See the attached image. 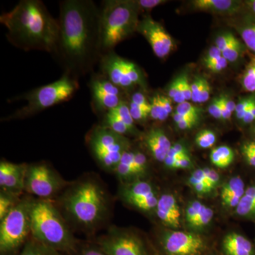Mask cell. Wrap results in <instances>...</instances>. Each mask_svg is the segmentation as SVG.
<instances>
[{
	"label": "cell",
	"instance_id": "1",
	"mask_svg": "<svg viewBox=\"0 0 255 255\" xmlns=\"http://www.w3.org/2000/svg\"><path fill=\"white\" fill-rule=\"evenodd\" d=\"M58 41L53 53L63 73L79 79L100 62V7L92 0L60 2Z\"/></svg>",
	"mask_w": 255,
	"mask_h": 255
},
{
	"label": "cell",
	"instance_id": "2",
	"mask_svg": "<svg viewBox=\"0 0 255 255\" xmlns=\"http://www.w3.org/2000/svg\"><path fill=\"white\" fill-rule=\"evenodd\" d=\"M53 201L72 229L86 234L97 232L111 216L110 194L94 174H86L69 183Z\"/></svg>",
	"mask_w": 255,
	"mask_h": 255
},
{
	"label": "cell",
	"instance_id": "3",
	"mask_svg": "<svg viewBox=\"0 0 255 255\" xmlns=\"http://www.w3.org/2000/svg\"><path fill=\"white\" fill-rule=\"evenodd\" d=\"M7 29L6 38L24 50H40L53 54L58 41L59 25L40 0H21L11 11L0 16Z\"/></svg>",
	"mask_w": 255,
	"mask_h": 255
},
{
	"label": "cell",
	"instance_id": "4",
	"mask_svg": "<svg viewBox=\"0 0 255 255\" xmlns=\"http://www.w3.org/2000/svg\"><path fill=\"white\" fill-rule=\"evenodd\" d=\"M31 236L65 255H75L80 242L51 200H35L31 212Z\"/></svg>",
	"mask_w": 255,
	"mask_h": 255
},
{
	"label": "cell",
	"instance_id": "5",
	"mask_svg": "<svg viewBox=\"0 0 255 255\" xmlns=\"http://www.w3.org/2000/svg\"><path fill=\"white\" fill-rule=\"evenodd\" d=\"M140 7L135 1L105 0L100 7L101 56L137 31Z\"/></svg>",
	"mask_w": 255,
	"mask_h": 255
},
{
	"label": "cell",
	"instance_id": "6",
	"mask_svg": "<svg viewBox=\"0 0 255 255\" xmlns=\"http://www.w3.org/2000/svg\"><path fill=\"white\" fill-rule=\"evenodd\" d=\"M79 87L78 80L63 73L59 80L44 86L37 87L11 100L13 102L26 101V104L1 121L22 120L34 117L47 109L71 100Z\"/></svg>",
	"mask_w": 255,
	"mask_h": 255
},
{
	"label": "cell",
	"instance_id": "7",
	"mask_svg": "<svg viewBox=\"0 0 255 255\" xmlns=\"http://www.w3.org/2000/svg\"><path fill=\"white\" fill-rule=\"evenodd\" d=\"M36 198L24 194L0 221V255H16L31 236V212Z\"/></svg>",
	"mask_w": 255,
	"mask_h": 255
},
{
	"label": "cell",
	"instance_id": "8",
	"mask_svg": "<svg viewBox=\"0 0 255 255\" xmlns=\"http://www.w3.org/2000/svg\"><path fill=\"white\" fill-rule=\"evenodd\" d=\"M85 141L96 163L102 170L111 174L114 173L122 156L131 146L127 137L100 124L87 132Z\"/></svg>",
	"mask_w": 255,
	"mask_h": 255
},
{
	"label": "cell",
	"instance_id": "9",
	"mask_svg": "<svg viewBox=\"0 0 255 255\" xmlns=\"http://www.w3.org/2000/svg\"><path fill=\"white\" fill-rule=\"evenodd\" d=\"M69 183L48 162H33L28 164L24 192L37 199L54 201Z\"/></svg>",
	"mask_w": 255,
	"mask_h": 255
},
{
	"label": "cell",
	"instance_id": "10",
	"mask_svg": "<svg viewBox=\"0 0 255 255\" xmlns=\"http://www.w3.org/2000/svg\"><path fill=\"white\" fill-rule=\"evenodd\" d=\"M99 65L100 73L124 92L145 85V77L136 64L114 51L102 55Z\"/></svg>",
	"mask_w": 255,
	"mask_h": 255
},
{
	"label": "cell",
	"instance_id": "11",
	"mask_svg": "<svg viewBox=\"0 0 255 255\" xmlns=\"http://www.w3.org/2000/svg\"><path fill=\"white\" fill-rule=\"evenodd\" d=\"M153 249L156 255H204L211 251L205 238L184 231L161 233Z\"/></svg>",
	"mask_w": 255,
	"mask_h": 255
},
{
	"label": "cell",
	"instance_id": "12",
	"mask_svg": "<svg viewBox=\"0 0 255 255\" xmlns=\"http://www.w3.org/2000/svg\"><path fill=\"white\" fill-rule=\"evenodd\" d=\"M93 241L110 255H156L139 235L124 228L110 226L105 234Z\"/></svg>",
	"mask_w": 255,
	"mask_h": 255
},
{
	"label": "cell",
	"instance_id": "13",
	"mask_svg": "<svg viewBox=\"0 0 255 255\" xmlns=\"http://www.w3.org/2000/svg\"><path fill=\"white\" fill-rule=\"evenodd\" d=\"M89 88L91 94L92 110L100 119L117 108L122 102H128L124 98L125 92L114 85L100 72L91 74Z\"/></svg>",
	"mask_w": 255,
	"mask_h": 255
},
{
	"label": "cell",
	"instance_id": "14",
	"mask_svg": "<svg viewBox=\"0 0 255 255\" xmlns=\"http://www.w3.org/2000/svg\"><path fill=\"white\" fill-rule=\"evenodd\" d=\"M119 196L124 204L145 214H155L159 197L153 184L145 179L120 184Z\"/></svg>",
	"mask_w": 255,
	"mask_h": 255
},
{
	"label": "cell",
	"instance_id": "15",
	"mask_svg": "<svg viewBox=\"0 0 255 255\" xmlns=\"http://www.w3.org/2000/svg\"><path fill=\"white\" fill-rule=\"evenodd\" d=\"M137 31L147 40L157 58H166L173 49V40L168 32L150 16L139 21Z\"/></svg>",
	"mask_w": 255,
	"mask_h": 255
},
{
	"label": "cell",
	"instance_id": "16",
	"mask_svg": "<svg viewBox=\"0 0 255 255\" xmlns=\"http://www.w3.org/2000/svg\"><path fill=\"white\" fill-rule=\"evenodd\" d=\"M28 164L13 163L1 159L0 162V190L17 195L24 194Z\"/></svg>",
	"mask_w": 255,
	"mask_h": 255
},
{
	"label": "cell",
	"instance_id": "17",
	"mask_svg": "<svg viewBox=\"0 0 255 255\" xmlns=\"http://www.w3.org/2000/svg\"><path fill=\"white\" fill-rule=\"evenodd\" d=\"M143 145L151 157L163 163L172 143L165 132L160 128H152L144 134Z\"/></svg>",
	"mask_w": 255,
	"mask_h": 255
},
{
	"label": "cell",
	"instance_id": "18",
	"mask_svg": "<svg viewBox=\"0 0 255 255\" xmlns=\"http://www.w3.org/2000/svg\"><path fill=\"white\" fill-rule=\"evenodd\" d=\"M155 214L160 222L165 226L177 228L180 226L181 212L177 199L171 194L159 196Z\"/></svg>",
	"mask_w": 255,
	"mask_h": 255
},
{
	"label": "cell",
	"instance_id": "19",
	"mask_svg": "<svg viewBox=\"0 0 255 255\" xmlns=\"http://www.w3.org/2000/svg\"><path fill=\"white\" fill-rule=\"evenodd\" d=\"M221 255H255V246L241 233L231 232L221 241Z\"/></svg>",
	"mask_w": 255,
	"mask_h": 255
},
{
	"label": "cell",
	"instance_id": "20",
	"mask_svg": "<svg viewBox=\"0 0 255 255\" xmlns=\"http://www.w3.org/2000/svg\"><path fill=\"white\" fill-rule=\"evenodd\" d=\"M192 4L196 9L216 13L236 12L239 8L238 1L232 0H196Z\"/></svg>",
	"mask_w": 255,
	"mask_h": 255
},
{
	"label": "cell",
	"instance_id": "21",
	"mask_svg": "<svg viewBox=\"0 0 255 255\" xmlns=\"http://www.w3.org/2000/svg\"><path fill=\"white\" fill-rule=\"evenodd\" d=\"M236 214L246 219H255V184L246 188L241 202L236 209Z\"/></svg>",
	"mask_w": 255,
	"mask_h": 255
},
{
	"label": "cell",
	"instance_id": "22",
	"mask_svg": "<svg viewBox=\"0 0 255 255\" xmlns=\"http://www.w3.org/2000/svg\"><path fill=\"white\" fill-rule=\"evenodd\" d=\"M102 127L107 128L119 135L127 137V135H138L139 133L132 130L122 120L110 113H107L100 119L99 123Z\"/></svg>",
	"mask_w": 255,
	"mask_h": 255
},
{
	"label": "cell",
	"instance_id": "23",
	"mask_svg": "<svg viewBox=\"0 0 255 255\" xmlns=\"http://www.w3.org/2000/svg\"><path fill=\"white\" fill-rule=\"evenodd\" d=\"M211 162L219 168L224 169L231 165L234 159V152L231 147L220 146L213 149L210 154Z\"/></svg>",
	"mask_w": 255,
	"mask_h": 255
},
{
	"label": "cell",
	"instance_id": "24",
	"mask_svg": "<svg viewBox=\"0 0 255 255\" xmlns=\"http://www.w3.org/2000/svg\"><path fill=\"white\" fill-rule=\"evenodd\" d=\"M16 255H65L31 237Z\"/></svg>",
	"mask_w": 255,
	"mask_h": 255
},
{
	"label": "cell",
	"instance_id": "25",
	"mask_svg": "<svg viewBox=\"0 0 255 255\" xmlns=\"http://www.w3.org/2000/svg\"><path fill=\"white\" fill-rule=\"evenodd\" d=\"M133 162L132 164V181L145 179L149 170L148 158L142 151L133 150Z\"/></svg>",
	"mask_w": 255,
	"mask_h": 255
},
{
	"label": "cell",
	"instance_id": "26",
	"mask_svg": "<svg viewBox=\"0 0 255 255\" xmlns=\"http://www.w3.org/2000/svg\"><path fill=\"white\" fill-rule=\"evenodd\" d=\"M23 195L0 190V221H2L14 209Z\"/></svg>",
	"mask_w": 255,
	"mask_h": 255
},
{
	"label": "cell",
	"instance_id": "27",
	"mask_svg": "<svg viewBox=\"0 0 255 255\" xmlns=\"http://www.w3.org/2000/svg\"><path fill=\"white\" fill-rule=\"evenodd\" d=\"M241 29V35L245 44L255 53V16L247 18Z\"/></svg>",
	"mask_w": 255,
	"mask_h": 255
},
{
	"label": "cell",
	"instance_id": "28",
	"mask_svg": "<svg viewBox=\"0 0 255 255\" xmlns=\"http://www.w3.org/2000/svg\"><path fill=\"white\" fill-rule=\"evenodd\" d=\"M151 112L150 119L152 120L163 122L168 118L169 114L166 110L163 102L162 100V95L156 94L150 99Z\"/></svg>",
	"mask_w": 255,
	"mask_h": 255
},
{
	"label": "cell",
	"instance_id": "29",
	"mask_svg": "<svg viewBox=\"0 0 255 255\" xmlns=\"http://www.w3.org/2000/svg\"><path fill=\"white\" fill-rule=\"evenodd\" d=\"M108 113L120 119L132 130L139 133L138 130L135 127V122H134L133 119L132 118L130 110H129L128 102H122L117 108L111 110Z\"/></svg>",
	"mask_w": 255,
	"mask_h": 255
},
{
	"label": "cell",
	"instance_id": "30",
	"mask_svg": "<svg viewBox=\"0 0 255 255\" xmlns=\"http://www.w3.org/2000/svg\"><path fill=\"white\" fill-rule=\"evenodd\" d=\"M189 155V152L185 146L182 143H176L171 147L163 163L167 168L173 169L174 164L178 159Z\"/></svg>",
	"mask_w": 255,
	"mask_h": 255
},
{
	"label": "cell",
	"instance_id": "31",
	"mask_svg": "<svg viewBox=\"0 0 255 255\" xmlns=\"http://www.w3.org/2000/svg\"><path fill=\"white\" fill-rule=\"evenodd\" d=\"M243 189H246V185H245L244 181L241 177L236 176V177L231 178L223 186L222 189H221V200Z\"/></svg>",
	"mask_w": 255,
	"mask_h": 255
},
{
	"label": "cell",
	"instance_id": "32",
	"mask_svg": "<svg viewBox=\"0 0 255 255\" xmlns=\"http://www.w3.org/2000/svg\"><path fill=\"white\" fill-rule=\"evenodd\" d=\"M242 85L246 92H255V58H253L247 66L243 74Z\"/></svg>",
	"mask_w": 255,
	"mask_h": 255
},
{
	"label": "cell",
	"instance_id": "33",
	"mask_svg": "<svg viewBox=\"0 0 255 255\" xmlns=\"http://www.w3.org/2000/svg\"><path fill=\"white\" fill-rule=\"evenodd\" d=\"M75 255H110L97 246L93 241H80Z\"/></svg>",
	"mask_w": 255,
	"mask_h": 255
},
{
	"label": "cell",
	"instance_id": "34",
	"mask_svg": "<svg viewBox=\"0 0 255 255\" xmlns=\"http://www.w3.org/2000/svg\"><path fill=\"white\" fill-rule=\"evenodd\" d=\"M216 135L214 132L210 130H201L197 134L195 142L198 147L207 149L212 147L216 143Z\"/></svg>",
	"mask_w": 255,
	"mask_h": 255
},
{
	"label": "cell",
	"instance_id": "35",
	"mask_svg": "<svg viewBox=\"0 0 255 255\" xmlns=\"http://www.w3.org/2000/svg\"><path fill=\"white\" fill-rule=\"evenodd\" d=\"M201 111L199 107L193 105L192 104L186 101V102L179 104L177 105L175 112L199 122V114L201 113Z\"/></svg>",
	"mask_w": 255,
	"mask_h": 255
},
{
	"label": "cell",
	"instance_id": "36",
	"mask_svg": "<svg viewBox=\"0 0 255 255\" xmlns=\"http://www.w3.org/2000/svg\"><path fill=\"white\" fill-rule=\"evenodd\" d=\"M214 216V212L213 209L208 207V206H204L201 214L199 215V217L196 220L194 224L191 226V228L196 230L204 229V228L207 227L212 221Z\"/></svg>",
	"mask_w": 255,
	"mask_h": 255
},
{
	"label": "cell",
	"instance_id": "37",
	"mask_svg": "<svg viewBox=\"0 0 255 255\" xmlns=\"http://www.w3.org/2000/svg\"><path fill=\"white\" fill-rule=\"evenodd\" d=\"M242 52V44L241 41L237 38H235L234 41L231 43L222 52V56L226 58L228 62L236 61L239 58Z\"/></svg>",
	"mask_w": 255,
	"mask_h": 255
},
{
	"label": "cell",
	"instance_id": "38",
	"mask_svg": "<svg viewBox=\"0 0 255 255\" xmlns=\"http://www.w3.org/2000/svg\"><path fill=\"white\" fill-rule=\"evenodd\" d=\"M241 152L246 163L255 169V140L245 142L241 146Z\"/></svg>",
	"mask_w": 255,
	"mask_h": 255
},
{
	"label": "cell",
	"instance_id": "39",
	"mask_svg": "<svg viewBox=\"0 0 255 255\" xmlns=\"http://www.w3.org/2000/svg\"><path fill=\"white\" fill-rule=\"evenodd\" d=\"M204 204H201L200 201H193L189 203L186 211V220L189 226H191L195 222L196 220L201 214V211L204 209Z\"/></svg>",
	"mask_w": 255,
	"mask_h": 255
},
{
	"label": "cell",
	"instance_id": "40",
	"mask_svg": "<svg viewBox=\"0 0 255 255\" xmlns=\"http://www.w3.org/2000/svg\"><path fill=\"white\" fill-rule=\"evenodd\" d=\"M255 100V95L249 96V97L242 98L238 104H236V118L238 120H243L246 117L248 111L251 109V106L253 105V102Z\"/></svg>",
	"mask_w": 255,
	"mask_h": 255
},
{
	"label": "cell",
	"instance_id": "41",
	"mask_svg": "<svg viewBox=\"0 0 255 255\" xmlns=\"http://www.w3.org/2000/svg\"><path fill=\"white\" fill-rule=\"evenodd\" d=\"M204 78H199L196 77L191 84V101L194 103H199V97H200L201 90H202L203 86H204V81H205Z\"/></svg>",
	"mask_w": 255,
	"mask_h": 255
},
{
	"label": "cell",
	"instance_id": "42",
	"mask_svg": "<svg viewBox=\"0 0 255 255\" xmlns=\"http://www.w3.org/2000/svg\"><path fill=\"white\" fill-rule=\"evenodd\" d=\"M236 38V37H235L233 33H223V34L220 35L219 36L216 38V46L218 47V48H219L221 52H223V50L226 49V48L234 41Z\"/></svg>",
	"mask_w": 255,
	"mask_h": 255
},
{
	"label": "cell",
	"instance_id": "43",
	"mask_svg": "<svg viewBox=\"0 0 255 255\" xmlns=\"http://www.w3.org/2000/svg\"><path fill=\"white\" fill-rule=\"evenodd\" d=\"M209 114L216 119H222L221 114V97H216L212 100L208 109Z\"/></svg>",
	"mask_w": 255,
	"mask_h": 255
},
{
	"label": "cell",
	"instance_id": "44",
	"mask_svg": "<svg viewBox=\"0 0 255 255\" xmlns=\"http://www.w3.org/2000/svg\"><path fill=\"white\" fill-rule=\"evenodd\" d=\"M203 170H204V174H205L210 185L213 189H214L217 187L220 179H221L219 174L215 169L209 168V167H206V168L203 169Z\"/></svg>",
	"mask_w": 255,
	"mask_h": 255
},
{
	"label": "cell",
	"instance_id": "45",
	"mask_svg": "<svg viewBox=\"0 0 255 255\" xmlns=\"http://www.w3.org/2000/svg\"><path fill=\"white\" fill-rule=\"evenodd\" d=\"M221 57H222V52L215 45V46H211L207 54L204 58V62L205 65H209V64L214 63L216 60L220 59Z\"/></svg>",
	"mask_w": 255,
	"mask_h": 255
},
{
	"label": "cell",
	"instance_id": "46",
	"mask_svg": "<svg viewBox=\"0 0 255 255\" xmlns=\"http://www.w3.org/2000/svg\"><path fill=\"white\" fill-rule=\"evenodd\" d=\"M189 182L191 187L194 188V190H195L198 194H209V193L212 191L207 185H206L204 183L200 182V181L193 177L192 176H191V177L189 178Z\"/></svg>",
	"mask_w": 255,
	"mask_h": 255
},
{
	"label": "cell",
	"instance_id": "47",
	"mask_svg": "<svg viewBox=\"0 0 255 255\" xmlns=\"http://www.w3.org/2000/svg\"><path fill=\"white\" fill-rule=\"evenodd\" d=\"M228 63V60L222 56L220 59L216 60L214 63L206 65V68L211 71L214 72V73H219V72H221L224 69L227 68Z\"/></svg>",
	"mask_w": 255,
	"mask_h": 255
},
{
	"label": "cell",
	"instance_id": "48",
	"mask_svg": "<svg viewBox=\"0 0 255 255\" xmlns=\"http://www.w3.org/2000/svg\"><path fill=\"white\" fill-rule=\"evenodd\" d=\"M181 85H182V89L183 93H184V97H185L186 101L191 100V84L189 83V79L187 75H181Z\"/></svg>",
	"mask_w": 255,
	"mask_h": 255
},
{
	"label": "cell",
	"instance_id": "49",
	"mask_svg": "<svg viewBox=\"0 0 255 255\" xmlns=\"http://www.w3.org/2000/svg\"><path fill=\"white\" fill-rule=\"evenodd\" d=\"M135 1L140 9H153L158 5L166 2V1H163V0H138V1Z\"/></svg>",
	"mask_w": 255,
	"mask_h": 255
},
{
	"label": "cell",
	"instance_id": "50",
	"mask_svg": "<svg viewBox=\"0 0 255 255\" xmlns=\"http://www.w3.org/2000/svg\"><path fill=\"white\" fill-rule=\"evenodd\" d=\"M211 87L210 85L209 81L205 79L204 86L201 90L200 97H199V103H204L209 100L210 95H211Z\"/></svg>",
	"mask_w": 255,
	"mask_h": 255
},
{
	"label": "cell",
	"instance_id": "51",
	"mask_svg": "<svg viewBox=\"0 0 255 255\" xmlns=\"http://www.w3.org/2000/svg\"><path fill=\"white\" fill-rule=\"evenodd\" d=\"M192 165L190 156L186 155L182 158L178 159L174 164L173 169H189Z\"/></svg>",
	"mask_w": 255,
	"mask_h": 255
},
{
	"label": "cell",
	"instance_id": "52",
	"mask_svg": "<svg viewBox=\"0 0 255 255\" xmlns=\"http://www.w3.org/2000/svg\"><path fill=\"white\" fill-rule=\"evenodd\" d=\"M181 87V80L180 76L179 78H176L173 82L171 84L170 86L169 87L168 95L171 100H173L175 95H177V92L180 90Z\"/></svg>",
	"mask_w": 255,
	"mask_h": 255
},
{
	"label": "cell",
	"instance_id": "53",
	"mask_svg": "<svg viewBox=\"0 0 255 255\" xmlns=\"http://www.w3.org/2000/svg\"><path fill=\"white\" fill-rule=\"evenodd\" d=\"M242 122L244 124H251L255 122V100Z\"/></svg>",
	"mask_w": 255,
	"mask_h": 255
},
{
	"label": "cell",
	"instance_id": "54",
	"mask_svg": "<svg viewBox=\"0 0 255 255\" xmlns=\"http://www.w3.org/2000/svg\"><path fill=\"white\" fill-rule=\"evenodd\" d=\"M222 98L223 104L226 106V108L231 112H235L236 108V104L235 103L234 101L231 100V98L228 97V96L222 95L221 96Z\"/></svg>",
	"mask_w": 255,
	"mask_h": 255
},
{
	"label": "cell",
	"instance_id": "55",
	"mask_svg": "<svg viewBox=\"0 0 255 255\" xmlns=\"http://www.w3.org/2000/svg\"><path fill=\"white\" fill-rule=\"evenodd\" d=\"M197 122H194V121H184V122H179L177 124L178 128L180 130H189V129L192 128Z\"/></svg>",
	"mask_w": 255,
	"mask_h": 255
},
{
	"label": "cell",
	"instance_id": "56",
	"mask_svg": "<svg viewBox=\"0 0 255 255\" xmlns=\"http://www.w3.org/2000/svg\"><path fill=\"white\" fill-rule=\"evenodd\" d=\"M162 100L163 102L164 107H165L166 110L168 112V114H171L173 111L172 105V100L169 97H166L162 95Z\"/></svg>",
	"mask_w": 255,
	"mask_h": 255
},
{
	"label": "cell",
	"instance_id": "57",
	"mask_svg": "<svg viewBox=\"0 0 255 255\" xmlns=\"http://www.w3.org/2000/svg\"><path fill=\"white\" fill-rule=\"evenodd\" d=\"M232 114V112H230V111L226 108V106L223 104L222 98H221V114H222L223 120H228V119L231 118Z\"/></svg>",
	"mask_w": 255,
	"mask_h": 255
},
{
	"label": "cell",
	"instance_id": "58",
	"mask_svg": "<svg viewBox=\"0 0 255 255\" xmlns=\"http://www.w3.org/2000/svg\"><path fill=\"white\" fill-rule=\"evenodd\" d=\"M246 4L248 6V9L251 10V12L255 16V0L247 1H246Z\"/></svg>",
	"mask_w": 255,
	"mask_h": 255
},
{
	"label": "cell",
	"instance_id": "59",
	"mask_svg": "<svg viewBox=\"0 0 255 255\" xmlns=\"http://www.w3.org/2000/svg\"><path fill=\"white\" fill-rule=\"evenodd\" d=\"M204 255H219V254H218L217 253H216V252L211 251H209V253H206V254Z\"/></svg>",
	"mask_w": 255,
	"mask_h": 255
},
{
	"label": "cell",
	"instance_id": "60",
	"mask_svg": "<svg viewBox=\"0 0 255 255\" xmlns=\"http://www.w3.org/2000/svg\"><path fill=\"white\" fill-rule=\"evenodd\" d=\"M253 132H254V133L255 134V122L254 127H253Z\"/></svg>",
	"mask_w": 255,
	"mask_h": 255
}]
</instances>
